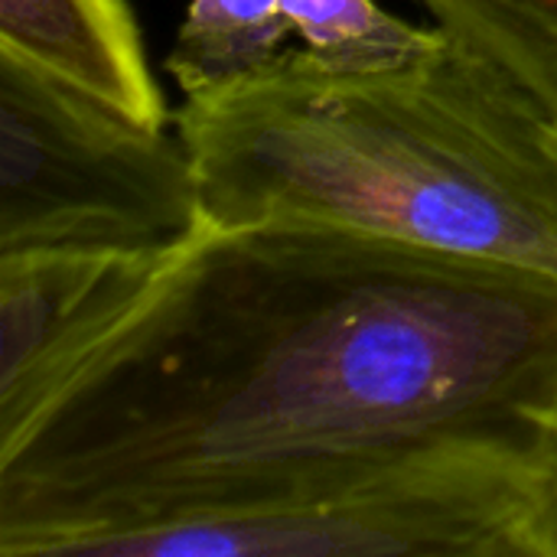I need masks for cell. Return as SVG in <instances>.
<instances>
[{"instance_id": "1", "label": "cell", "mask_w": 557, "mask_h": 557, "mask_svg": "<svg viewBox=\"0 0 557 557\" xmlns=\"http://www.w3.org/2000/svg\"><path fill=\"white\" fill-rule=\"evenodd\" d=\"M555 414V274L330 225H206L0 441V557H88L408 460L532 467Z\"/></svg>"}, {"instance_id": "2", "label": "cell", "mask_w": 557, "mask_h": 557, "mask_svg": "<svg viewBox=\"0 0 557 557\" xmlns=\"http://www.w3.org/2000/svg\"><path fill=\"white\" fill-rule=\"evenodd\" d=\"M173 124L215 228L330 225L557 277V111L447 33L382 72L287 46Z\"/></svg>"}, {"instance_id": "3", "label": "cell", "mask_w": 557, "mask_h": 557, "mask_svg": "<svg viewBox=\"0 0 557 557\" xmlns=\"http://www.w3.org/2000/svg\"><path fill=\"white\" fill-rule=\"evenodd\" d=\"M189 147L0 52V255L183 248L206 228Z\"/></svg>"}, {"instance_id": "4", "label": "cell", "mask_w": 557, "mask_h": 557, "mask_svg": "<svg viewBox=\"0 0 557 557\" xmlns=\"http://www.w3.org/2000/svg\"><path fill=\"white\" fill-rule=\"evenodd\" d=\"M529 463L454 454L339 476L255 509L98 542L88 557H522Z\"/></svg>"}, {"instance_id": "5", "label": "cell", "mask_w": 557, "mask_h": 557, "mask_svg": "<svg viewBox=\"0 0 557 557\" xmlns=\"http://www.w3.org/2000/svg\"><path fill=\"white\" fill-rule=\"evenodd\" d=\"M183 248L0 255V441L36 418L69 375L150 297Z\"/></svg>"}, {"instance_id": "6", "label": "cell", "mask_w": 557, "mask_h": 557, "mask_svg": "<svg viewBox=\"0 0 557 557\" xmlns=\"http://www.w3.org/2000/svg\"><path fill=\"white\" fill-rule=\"evenodd\" d=\"M0 52L166 127V101L124 0H0Z\"/></svg>"}, {"instance_id": "7", "label": "cell", "mask_w": 557, "mask_h": 557, "mask_svg": "<svg viewBox=\"0 0 557 557\" xmlns=\"http://www.w3.org/2000/svg\"><path fill=\"white\" fill-rule=\"evenodd\" d=\"M290 36L284 0H189L166 72L186 98L219 91L277 59Z\"/></svg>"}, {"instance_id": "8", "label": "cell", "mask_w": 557, "mask_h": 557, "mask_svg": "<svg viewBox=\"0 0 557 557\" xmlns=\"http://www.w3.org/2000/svg\"><path fill=\"white\" fill-rule=\"evenodd\" d=\"M284 16L304 49L333 72L398 69L444 42L437 23H411L379 0H284Z\"/></svg>"}, {"instance_id": "9", "label": "cell", "mask_w": 557, "mask_h": 557, "mask_svg": "<svg viewBox=\"0 0 557 557\" xmlns=\"http://www.w3.org/2000/svg\"><path fill=\"white\" fill-rule=\"evenodd\" d=\"M434 23L512 69L557 111V0H418Z\"/></svg>"}, {"instance_id": "10", "label": "cell", "mask_w": 557, "mask_h": 557, "mask_svg": "<svg viewBox=\"0 0 557 557\" xmlns=\"http://www.w3.org/2000/svg\"><path fill=\"white\" fill-rule=\"evenodd\" d=\"M519 542L522 557H557V414L529 467Z\"/></svg>"}]
</instances>
